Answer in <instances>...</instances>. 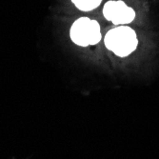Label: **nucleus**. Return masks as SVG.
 Wrapping results in <instances>:
<instances>
[{"label":"nucleus","instance_id":"1","mask_svg":"<svg viewBox=\"0 0 159 159\" xmlns=\"http://www.w3.org/2000/svg\"><path fill=\"white\" fill-rule=\"evenodd\" d=\"M105 45L116 55L127 56L137 47L136 34L129 27H116L106 34Z\"/></svg>","mask_w":159,"mask_h":159},{"label":"nucleus","instance_id":"2","mask_svg":"<svg viewBox=\"0 0 159 159\" xmlns=\"http://www.w3.org/2000/svg\"><path fill=\"white\" fill-rule=\"evenodd\" d=\"M70 34L75 44L83 47L94 45L101 38L98 22L87 17L77 19L71 26Z\"/></svg>","mask_w":159,"mask_h":159},{"label":"nucleus","instance_id":"3","mask_svg":"<svg viewBox=\"0 0 159 159\" xmlns=\"http://www.w3.org/2000/svg\"><path fill=\"white\" fill-rule=\"evenodd\" d=\"M104 16L115 25L132 22L135 16L134 11L122 1H109L104 6Z\"/></svg>","mask_w":159,"mask_h":159},{"label":"nucleus","instance_id":"4","mask_svg":"<svg viewBox=\"0 0 159 159\" xmlns=\"http://www.w3.org/2000/svg\"><path fill=\"white\" fill-rule=\"evenodd\" d=\"M73 3L81 11H92L99 6L102 0H71Z\"/></svg>","mask_w":159,"mask_h":159}]
</instances>
